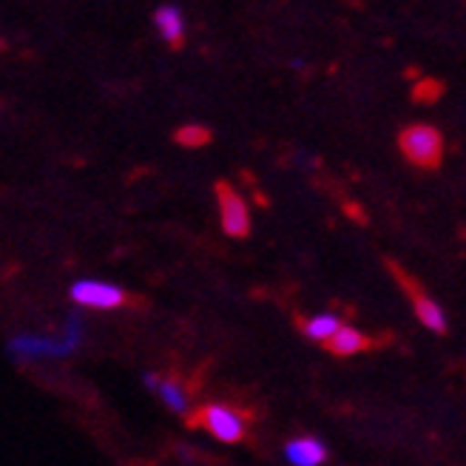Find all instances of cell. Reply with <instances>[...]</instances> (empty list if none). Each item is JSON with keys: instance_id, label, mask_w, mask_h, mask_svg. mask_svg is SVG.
Returning a JSON list of instances; mask_svg holds the SVG:
<instances>
[{"instance_id": "1", "label": "cell", "mask_w": 466, "mask_h": 466, "mask_svg": "<svg viewBox=\"0 0 466 466\" xmlns=\"http://www.w3.org/2000/svg\"><path fill=\"white\" fill-rule=\"evenodd\" d=\"M399 148H401L407 162H412V166H418V168L432 171L444 162V134H441L435 126L412 123V126L401 128Z\"/></svg>"}, {"instance_id": "2", "label": "cell", "mask_w": 466, "mask_h": 466, "mask_svg": "<svg viewBox=\"0 0 466 466\" xmlns=\"http://www.w3.org/2000/svg\"><path fill=\"white\" fill-rule=\"evenodd\" d=\"M387 270L392 273L395 282H399V288L404 290V296L412 301L415 319L421 321L427 330H432V333H438V336H444V333H447V316H444V310H441L438 301L427 293L424 282H418V279H415L410 270H404L399 262H392V259H387Z\"/></svg>"}, {"instance_id": "3", "label": "cell", "mask_w": 466, "mask_h": 466, "mask_svg": "<svg viewBox=\"0 0 466 466\" xmlns=\"http://www.w3.org/2000/svg\"><path fill=\"white\" fill-rule=\"evenodd\" d=\"M188 427L211 432L225 444H239L248 435V412L228 404H205L188 415Z\"/></svg>"}, {"instance_id": "4", "label": "cell", "mask_w": 466, "mask_h": 466, "mask_svg": "<svg viewBox=\"0 0 466 466\" xmlns=\"http://www.w3.org/2000/svg\"><path fill=\"white\" fill-rule=\"evenodd\" d=\"M72 301L95 310H116V308H137V301L116 285L100 282V279H80V282L72 285L68 290Z\"/></svg>"}, {"instance_id": "5", "label": "cell", "mask_w": 466, "mask_h": 466, "mask_svg": "<svg viewBox=\"0 0 466 466\" xmlns=\"http://www.w3.org/2000/svg\"><path fill=\"white\" fill-rule=\"evenodd\" d=\"M217 202H219L222 228L228 237L245 239L250 233V214H248V205L239 197V191L233 188L230 182H217Z\"/></svg>"}, {"instance_id": "6", "label": "cell", "mask_w": 466, "mask_h": 466, "mask_svg": "<svg viewBox=\"0 0 466 466\" xmlns=\"http://www.w3.org/2000/svg\"><path fill=\"white\" fill-rule=\"evenodd\" d=\"M379 341L356 330V328H350V324H341V328L336 330V336L330 341H324V347H328V353L339 356V359H347V356H356V353H367V350H372Z\"/></svg>"}, {"instance_id": "7", "label": "cell", "mask_w": 466, "mask_h": 466, "mask_svg": "<svg viewBox=\"0 0 466 466\" xmlns=\"http://www.w3.org/2000/svg\"><path fill=\"white\" fill-rule=\"evenodd\" d=\"M328 447L321 444L319 438L313 435H301V438H293L288 441L285 447V458L293 463V466H321L324 461H328Z\"/></svg>"}, {"instance_id": "8", "label": "cell", "mask_w": 466, "mask_h": 466, "mask_svg": "<svg viewBox=\"0 0 466 466\" xmlns=\"http://www.w3.org/2000/svg\"><path fill=\"white\" fill-rule=\"evenodd\" d=\"M146 384L154 387L162 401H166L174 412H185L188 410V387H185V381H179L177 376H146Z\"/></svg>"}, {"instance_id": "9", "label": "cell", "mask_w": 466, "mask_h": 466, "mask_svg": "<svg viewBox=\"0 0 466 466\" xmlns=\"http://www.w3.org/2000/svg\"><path fill=\"white\" fill-rule=\"evenodd\" d=\"M154 23L159 29V37L166 40L171 49H182L185 43V20L177 6H159L154 12Z\"/></svg>"}, {"instance_id": "10", "label": "cell", "mask_w": 466, "mask_h": 466, "mask_svg": "<svg viewBox=\"0 0 466 466\" xmlns=\"http://www.w3.org/2000/svg\"><path fill=\"white\" fill-rule=\"evenodd\" d=\"M296 324H299V330L305 333L308 339H313V341H330L333 336H336V330L341 328V319L339 316H330V313H321V316H313V319H296Z\"/></svg>"}, {"instance_id": "11", "label": "cell", "mask_w": 466, "mask_h": 466, "mask_svg": "<svg viewBox=\"0 0 466 466\" xmlns=\"http://www.w3.org/2000/svg\"><path fill=\"white\" fill-rule=\"evenodd\" d=\"M444 80H438V77H421V80H415L412 86V100L415 103H424V106H432L435 100L444 97Z\"/></svg>"}, {"instance_id": "12", "label": "cell", "mask_w": 466, "mask_h": 466, "mask_svg": "<svg viewBox=\"0 0 466 466\" xmlns=\"http://www.w3.org/2000/svg\"><path fill=\"white\" fill-rule=\"evenodd\" d=\"M211 128H205V126H197V123H188V126H182L177 128L174 139L182 146V148H202L211 143Z\"/></svg>"}]
</instances>
